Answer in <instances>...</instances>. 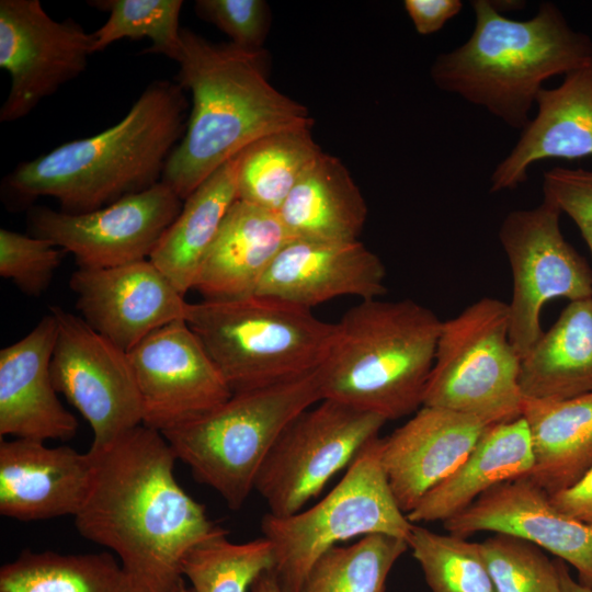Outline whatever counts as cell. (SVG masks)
Instances as JSON below:
<instances>
[{"label":"cell","mask_w":592,"mask_h":592,"mask_svg":"<svg viewBox=\"0 0 592 592\" xmlns=\"http://www.w3.org/2000/svg\"><path fill=\"white\" fill-rule=\"evenodd\" d=\"M239 155L221 166L184 201L149 260L185 296L221 223L238 197Z\"/></svg>","instance_id":"obj_28"},{"label":"cell","mask_w":592,"mask_h":592,"mask_svg":"<svg viewBox=\"0 0 592 592\" xmlns=\"http://www.w3.org/2000/svg\"><path fill=\"white\" fill-rule=\"evenodd\" d=\"M175 81L192 94V110L162 182L184 201L248 146L275 132L311 128L307 107L275 89L264 49L213 44L181 30Z\"/></svg>","instance_id":"obj_2"},{"label":"cell","mask_w":592,"mask_h":592,"mask_svg":"<svg viewBox=\"0 0 592 592\" xmlns=\"http://www.w3.org/2000/svg\"><path fill=\"white\" fill-rule=\"evenodd\" d=\"M69 285L80 317L125 352L155 330L185 319L184 295L149 259L113 267H78Z\"/></svg>","instance_id":"obj_16"},{"label":"cell","mask_w":592,"mask_h":592,"mask_svg":"<svg viewBox=\"0 0 592 592\" xmlns=\"http://www.w3.org/2000/svg\"><path fill=\"white\" fill-rule=\"evenodd\" d=\"M179 592H194V590L192 588L187 589L186 585H185Z\"/></svg>","instance_id":"obj_43"},{"label":"cell","mask_w":592,"mask_h":592,"mask_svg":"<svg viewBox=\"0 0 592 592\" xmlns=\"http://www.w3.org/2000/svg\"><path fill=\"white\" fill-rule=\"evenodd\" d=\"M127 353L143 424L159 432L205 414L232 395L185 319L155 330Z\"/></svg>","instance_id":"obj_15"},{"label":"cell","mask_w":592,"mask_h":592,"mask_svg":"<svg viewBox=\"0 0 592 592\" xmlns=\"http://www.w3.org/2000/svg\"><path fill=\"white\" fill-rule=\"evenodd\" d=\"M387 421L342 402L321 399L282 432L262 464L254 490L269 513L287 516L304 509Z\"/></svg>","instance_id":"obj_10"},{"label":"cell","mask_w":592,"mask_h":592,"mask_svg":"<svg viewBox=\"0 0 592 592\" xmlns=\"http://www.w3.org/2000/svg\"><path fill=\"white\" fill-rule=\"evenodd\" d=\"M560 215L543 200L534 208L509 213L499 229L513 278L510 338L522 357L544 332L540 312L546 303L592 297V269L565 239Z\"/></svg>","instance_id":"obj_11"},{"label":"cell","mask_w":592,"mask_h":592,"mask_svg":"<svg viewBox=\"0 0 592 592\" xmlns=\"http://www.w3.org/2000/svg\"><path fill=\"white\" fill-rule=\"evenodd\" d=\"M386 267L362 242L293 238L277 253L255 294L308 309L341 296H383Z\"/></svg>","instance_id":"obj_18"},{"label":"cell","mask_w":592,"mask_h":592,"mask_svg":"<svg viewBox=\"0 0 592 592\" xmlns=\"http://www.w3.org/2000/svg\"><path fill=\"white\" fill-rule=\"evenodd\" d=\"M57 338L50 362L54 386L88 421L89 452L99 454L143 424V403L128 353L80 316L50 307Z\"/></svg>","instance_id":"obj_12"},{"label":"cell","mask_w":592,"mask_h":592,"mask_svg":"<svg viewBox=\"0 0 592 592\" xmlns=\"http://www.w3.org/2000/svg\"><path fill=\"white\" fill-rule=\"evenodd\" d=\"M185 321L232 394L315 372L334 331L311 309L258 294L189 303Z\"/></svg>","instance_id":"obj_6"},{"label":"cell","mask_w":592,"mask_h":592,"mask_svg":"<svg viewBox=\"0 0 592 592\" xmlns=\"http://www.w3.org/2000/svg\"><path fill=\"white\" fill-rule=\"evenodd\" d=\"M408 548L407 540L386 534L334 546L314 563L300 592H385L391 568Z\"/></svg>","instance_id":"obj_31"},{"label":"cell","mask_w":592,"mask_h":592,"mask_svg":"<svg viewBox=\"0 0 592 592\" xmlns=\"http://www.w3.org/2000/svg\"><path fill=\"white\" fill-rule=\"evenodd\" d=\"M0 592H136L110 553L23 550L0 569Z\"/></svg>","instance_id":"obj_29"},{"label":"cell","mask_w":592,"mask_h":592,"mask_svg":"<svg viewBox=\"0 0 592 592\" xmlns=\"http://www.w3.org/2000/svg\"><path fill=\"white\" fill-rule=\"evenodd\" d=\"M408 546L432 592H496L479 543L413 524Z\"/></svg>","instance_id":"obj_33"},{"label":"cell","mask_w":592,"mask_h":592,"mask_svg":"<svg viewBox=\"0 0 592 592\" xmlns=\"http://www.w3.org/2000/svg\"><path fill=\"white\" fill-rule=\"evenodd\" d=\"M322 399L317 372L232 394L205 414L168 429L177 459L194 478L239 510L254 490L258 473L285 428Z\"/></svg>","instance_id":"obj_7"},{"label":"cell","mask_w":592,"mask_h":592,"mask_svg":"<svg viewBox=\"0 0 592 592\" xmlns=\"http://www.w3.org/2000/svg\"><path fill=\"white\" fill-rule=\"evenodd\" d=\"M251 592H283L271 571L262 572L252 583Z\"/></svg>","instance_id":"obj_42"},{"label":"cell","mask_w":592,"mask_h":592,"mask_svg":"<svg viewBox=\"0 0 592 592\" xmlns=\"http://www.w3.org/2000/svg\"><path fill=\"white\" fill-rule=\"evenodd\" d=\"M196 14L214 24L237 47L263 49L270 27L269 5L263 0H197Z\"/></svg>","instance_id":"obj_37"},{"label":"cell","mask_w":592,"mask_h":592,"mask_svg":"<svg viewBox=\"0 0 592 592\" xmlns=\"http://www.w3.org/2000/svg\"><path fill=\"white\" fill-rule=\"evenodd\" d=\"M187 107L177 81L155 80L118 123L21 162L4 179V189L19 201L53 197L70 214L148 190L161 182L184 135Z\"/></svg>","instance_id":"obj_3"},{"label":"cell","mask_w":592,"mask_h":592,"mask_svg":"<svg viewBox=\"0 0 592 592\" xmlns=\"http://www.w3.org/2000/svg\"><path fill=\"white\" fill-rule=\"evenodd\" d=\"M92 33L77 21L54 20L38 0L0 1V67L10 90L0 122L27 116L45 98L84 72Z\"/></svg>","instance_id":"obj_13"},{"label":"cell","mask_w":592,"mask_h":592,"mask_svg":"<svg viewBox=\"0 0 592 592\" xmlns=\"http://www.w3.org/2000/svg\"><path fill=\"white\" fill-rule=\"evenodd\" d=\"M382 437L368 442L341 480L316 504L287 516L265 513L261 531L273 547L271 573L283 592H300L327 550L354 537L409 539L413 524L398 506L380 458Z\"/></svg>","instance_id":"obj_8"},{"label":"cell","mask_w":592,"mask_h":592,"mask_svg":"<svg viewBox=\"0 0 592 592\" xmlns=\"http://www.w3.org/2000/svg\"><path fill=\"white\" fill-rule=\"evenodd\" d=\"M550 500L567 515L592 526V469L572 487L551 494Z\"/></svg>","instance_id":"obj_40"},{"label":"cell","mask_w":592,"mask_h":592,"mask_svg":"<svg viewBox=\"0 0 592 592\" xmlns=\"http://www.w3.org/2000/svg\"><path fill=\"white\" fill-rule=\"evenodd\" d=\"M90 5L109 13L92 33L93 52L104 50L123 38L150 39L143 53L162 54L177 60L181 49L182 0H93Z\"/></svg>","instance_id":"obj_34"},{"label":"cell","mask_w":592,"mask_h":592,"mask_svg":"<svg viewBox=\"0 0 592 592\" xmlns=\"http://www.w3.org/2000/svg\"><path fill=\"white\" fill-rule=\"evenodd\" d=\"M183 201L162 181L143 192L81 214L34 208L33 236L73 255L78 267L103 269L149 259Z\"/></svg>","instance_id":"obj_14"},{"label":"cell","mask_w":592,"mask_h":592,"mask_svg":"<svg viewBox=\"0 0 592 592\" xmlns=\"http://www.w3.org/2000/svg\"><path fill=\"white\" fill-rule=\"evenodd\" d=\"M543 194L573 220L592 255V170L551 168L543 174Z\"/></svg>","instance_id":"obj_38"},{"label":"cell","mask_w":592,"mask_h":592,"mask_svg":"<svg viewBox=\"0 0 592 592\" xmlns=\"http://www.w3.org/2000/svg\"><path fill=\"white\" fill-rule=\"evenodd\" d=\"M559 580L560 592H592V588L578 582L569 572L568 566L562 560H556Z\"/></svg>","instance_id":"obj_41"},{"label":"cell","mask_w":592,"mask_h":592,"mask_svg":"<svg viewBox=\"0 0 592 592\" xmlns=\"http://www.w3.org/2000/svg\"><path fill=\"white\" fill-rule=\"evenodd\" d=\"M526 398L563 400L592 392V297L571 300L522 357Z\"/></svg>","instance_id":"obj_27"},{"label":"cell","mask_w":592,"mask_h":592,"mask_svg":"<svg viewBox=\"0 0 592 592\" xmlns=\"http://www.w3.org/2000/svg\"><path fill=\"white\" fill-rule=\"evenodd\" d=\"M486 426L464 413L422 406L410 420L382 437V465L406 515L458 468Z\"/></svg>","instance_id":"obj_19"},{"label":"cell","mask_w":592,"mask_h":592,"mask_svg":"<svg viewBox=\"0 0 592 592\" xmlns=\"http://www.w3.org/2000/svg\"><path fill=\"white\" fill-rule=\"evenodd\" d=\"M442 320L412 300H361L334 323L316 369L322 399L386 421L418 411L434 363Z\"/></svg>","instance_id":"obj_5"},{"label":"cell","mask_w":592,"mask_h":592,"mask_svg":"<svg viewBox=\"0 0 592 592\" xmlns=\"http://www.w3.org/2000/svg\"><path fill=\"white\" fill-rule=\"evenodd\" d=\"M479 544L496 592H560L556 560L538 546L505 534Z\"/></svg>","instance_id":"obj_35"},{"label":"cell","mask_w":592,"mask_h":592,"mask_svg":"<svg viewBox=\"0 0 592 592\" xmlns=\"http://www.w3.org/2000/svg\"><path fill=\"white\" fill-rule=\"evenodd\" d=\"M522 356L510 338L509 305L483 297L442 322L423 405L487 425L522 417Z\"/></svg>","instance_id":"obj_9"},{"label":"cell","mask_w":592,"mask_h":592,"mask_svg":"<svg viewBox=\"0 0 592 592\" xmlns=\"http://www.w3.org/2000/svg\"><path fill=\"white\" fill-rule=\"evenodd\" d=\"M310 129L275 132L242 150L238 161L237 198L277 212L322 153Z\"/></svg>","instance_id":"obj_30"},{"label":"cell","mask_w":592,"mask_h":592,"mask_svg":"<svg viewBox=\"0 0 592 592\" xmlns=\"http://www.w3.org/2000/svg\"><path fill=\"white\" fill-rule=\"evenodd\" d=\"M292 239L276 212L237 198L201 263L192 289L207 300L254 295L266 270Z\"/></svg>","instance_id":"obj_23"},{"label":"cell","mask_w":592,"mask_h":592,"mask_svg":"<svg viewBox=\"0 0 592 592\" xmlns=\"http://www.w3.org/2000/svg\"><path fill=\"white\" fill-rule=\"evenodd\" d=\"M95 458L30 439L0 442V513L20 521L75 516L92 486Z\"/></svg>","instance_id":"obj_20"},{"label":"cell","mask_w":592,"mask_h":592,"mask_svg":"<svg viewBox=\"0 0 592 592\" xmlns=\"http://www.w3.org/2000/svg\"><path fill=\"white\" fill-rule=\"evenodd\" d=\"M535 103V117L494 168L490 192L517 187L539 160L592 156V62L565 75L560 86L543 88Z\"/></svg>","instance_id":"obj_22"},{"label":"cell","mask_w":592,"mask_h":592,"mask_svg":"<svg viewBox=\"0 0 592 592\" xmlns=\"http://www.w3.org/2000/svg\"><path fill=\"white\" fill-rule=\"evenodd\" d=\"M273 547L264 537L232 543L223 532L201 542L182 560V574L194 592H247L273 568Z\"/></svg>","instance_id":"obj_32"},{"label":"cell","mask_w":592,"mask_h":592,"mask_svg":"<svg viewBox=\"0 0 592 592\" xmlns=\"http://www.w3.org/2000/svg\"><path fill=\"white\" fill-rule=\"evenodd\" d=\"M293 238L357 241L366 202L343 162L322 152L276 212Z\"/></svg>","instance_id":"obj_26"},{"label":"cell","mask_w":592,"mask_h":592,"mask_svg":"<svg viewBox=\"0 0 592 592\" xmlns=\"http://www.w3.org/2000/svg\"><path fill=\"white\" fill-rule=\"evenodd\" d=\"M453 535L505 534L530 542L570 565L592 588V526L560 511L530 477L496 486L443 522Z\"/></svg>","instance_id":"obj_17"},{"label":"cell","mask_w":592,"mask_h":592,"mask_svg":"<svg viewBox=\"0 0 592 592\" xmlns=\"http://www.w3.org/2000/svg\"><path fill=\"white\" fill-rule=\"evenodd\" d=\"M522 418L533 451L527 477L549 496L592 469V392L563 400L524 397Z\"/></svg>","instance_id":"obj_25"},{"label":"cell","mask_w":592,"mask_h":592,"mask_svg":"<svg viewBox=\"0 0 592 592\" xmlns=\"http://www.w3.org/2000/svg\"><path fill=\"white\" fill-rule=\"evenodd\" d=\"M57 320L49 312L23 338L0 351V435L69 440L78 421L60 402L50 362Z\"/></svg>","instance_id":"obj_21"},{"label":"cell","mask_w":592,"mask_h":592,"mask_svg":"<svg viewBox=\"0 0 592 592\" xmlns=\"http://www.w3.org/2000/svg\"><path fill=\"white\" fill-rule=\"evenodd\" d=\"M64 252L47 239L0 229V275L27 296L49 287Z\"/></svg>","instance_id":"obj_36"},{"label":"cell","mask_w":592,"mask_h":592,"mask_svg":"<svg viewBox=\"0 0 592 592\" xmlns=\"http://www.w3.org/2000/svg\"><path fill=\"white\" fill-rule=\"evenodd\" d=\"M470 3L476 15L471 35L435 58L431 78L439 89L522 130L547 79L592 62V41L573 30L553 2L540 3L523 21L504 16L492 1Z\"/></svg>","instance_id":"obj_4"},{"label":"cell","mask_w":592,"mask_h":592,"mask_svg":"<svg viewBox=\"0 0 592 592\" xmlns=\"http://www.w3.org/2000/svg\"><path fill=\"white\" fill-rule=\"evenodd\" d=\"M403 7L417 32L429 35L440 31L444 24L459 13L460 0H406Z\"/></svg>","instance_id":"obj_39"},{"label":"cell","mask_w":592,"mask_h":592,"mask_svg":"<svg viewBox=\"0 0 592 592\" xmlns=\"http://www.w3.org/2000/svg\"><path fill=\"white\" fill-rule=\"evenodd\" d=\"M532 467L531 436L522 417L487 425L458 468L428 492L407 517L412 524L443 523L496 486L528 476Z\"/></svg>","instance_id":"obj_24"},{"label":"cell","mask_w":592,"mask_h":592,"mask_svg":"<svg viewBox=\"0 0 592 592\" xmlns=\"http://www.w3.org/2000/svg\"><path fill=\"white\" fill-rule=\"evenodd\" d=\"M92 455L93 481L73 516L77 531L117 555L136 592H179L187 551L224 530L178 483L171 446L140 424Z\"/></svg>","instance_id":"obj_1"}]
</instances>
